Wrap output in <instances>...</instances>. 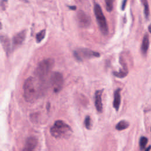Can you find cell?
<instances>
[{
  "label": "cell",
  "instance_id": "1",
  "mask_svg": "<svg viewBox=\"0 0 151 151\" xmlns=\"http://www.w3.org/2000/svg\"><path fill=\"white\" fill-rule=\"evenodd\" d=\"M54 61L52 58H46L42 60L35 70V78L40 84L42 91L44 94L47 89L49 81L48 77L53 67Z\"/></svg>",
  "mask_w": 151,
  "mask_h": 151
},
{
  "label": "cell",
  "instance_id": "2",
  "mask_svg": "<svg viewBox=\"0 0 151 151\" xmlns=\"http://www.w3.org/2000/svg\"><path fill=\"white\" fill-rule=\"evenodd\" d=\"M24 97L26 101L33 103L42 95L40 84L34 77L27 78L23 86Z\"/></svg>",
  "mask_w": 151,
  "mask_h": 151
},
{
  "label": "cell",
  "instance_id": "3",
  "mask_svg": "<svg viewBox=\"0 0 151 151\" xmlns=\"http://www.w3.org/2000/svg\"><path fill=\"white\" fill-rule=\"evenodd\" d=\"M72 133L73 130L71 127L61 120L55 121L50 128L51 134L56 139L68 138Z\"/></svg>",
  "mask_w": 151,
  "mask_h": 151
},
{
  "label": "cell",
  "instance_id": "4",
  "mask_svg": "<svg viewBox=\"0 0 151 151\" xmlns=\"http://www.w3.org/2000/svg\"><path fill=\"white\" fill-rule=\"evenodd\" d=\"M94 13L101 32L104 35H107L109 32V27L106 17L99 4H94Z\"/></svg>",
  "mask_w": 151,
  "mask_h": 151
},
{
  "label": "cell",
  "instance_id": "5",
  "mask_svg": "<svg viewBox=\"0 0 151 151\" xmlns=\"http://www.w3.org/2000/svg\"><path fill=\"white\" fill-rule=\"evenodd\" d=\"M49 84L55 93L60 92L63 87L64 78L63 75L59 72H54L49 77Z\"/></svg>",
  "mask_w": 151,
  "mask_h": 151
},
{
  "label": "cell",
  "instance_id": "6",
  "mask_svg": "<svg viewBox=\"0 0 151 151\" xmlns=\"http://www.w3.org/2000/svg\"><path fill=\"white\" fill-rule=\"evenodd\" d=\"M74 55L78 61H81L82 58H91L93 57H99L100 54L98 52L87 49L81 48L74 51Z\"/></svg>",
  "mask_w": 151,
  "mask_h": 151
},
{
  "label": "cell",
  "instance_id": "7",
  "mask_svg": "<svg viewBox=\"0 0 151 151\" xmlns=\"http://www.w3.org/2000/svg\"><path fill=\"white\" fill-rule=\"evenodd\" d=\"M77 19L78 23L81 27H88L91 24L90 17L81 10L78 11Z\"/></svg>",
  "mask_w": 151,
  "mask_h": 151
},
{
  "label": "cell",
  "instance_id": "8",
  "mask_svg": "<svg viewBox=\"0 0 151 151\" xmlns=\"http://www.w3.org/2000/svg\"><path fill=\"white\" fill-rule=\"evenodd\" d=\"M37 145V138L35 136H29L25 142L22 151H35Z\"/></svg>",
  "mask_w": 151,
  "mask_h": 151
},
{
  "label": "cell",
  "instance_id": "9",
  "mask_svg": "<svg viewBox=\"0 0 151 151\" xmlns=\"http://www.w3.org/2000/svg\"><path fill=\"white\" fill-rule=\"evenodd\" d=\"M102 93L103 90H97L94 94V105L97 111L99 113H101L103 111V104H102Z\"/></svg>",
  "mask_w": 151,
  "mask_h": 151
},
{
  "label": "cell",
  "instance_id": "10",
  "mask_svg": "<svg viewBox=\"0 0 151 151\" xmlns=\"http://www.w3.org/2000/svg\"><path fill=\"white\" fill-rule=\"evenodd\" d=\"M26 37V31H22L15 34L12 40V43L14 47H18L21 45L24 41Z\"/></svg>",
  "mask_w": 151,
  "mask_h": 151
},
{
  "label": "cell",
  "instance_id": "11",
  "mask_svg": "<svg viewBox=\"0 0 151 151\" xmlns=\"http://www.w3.org/2000/svg\"><path fill=\"white\" fill-rule=\"evenodd\" d=\"M120 63H121V64L122 65L123 68L121 69L119 71L113 72V74L115 77L120 78H122L127 76V74L128 73V69H127V65L126 64V63L123 60V59L122 58L120 60Z\"/></svg>",
  "mask_w": 151,
  "mask_h": 151
},
{
  "label": "cell",
  "instance_id": "12",
  "mask_svg": "<svg viewBox=\"0 0 151 151\" xmlns=\"http://www.w3.org/2000/svg\"><path fill=\"white\" fill-rule=\"evenodd\" d=\"M121 102V96H120V89L117 88L114 93V100H113V107L116 111L119 110Z\"/></svg>",
  "mask_w": 151,
  "mask_h": 151
},
{
  "label": "cell",
  "instance_id": "13",
  "mask_svg": "<svg viewBox=\"0 0 151 151\" xmlns=\"http://www.w3.org/2000/svg\"><path fill=\"white\" fill-rule=\"evenodd\" d=\"M149 45V40L147 34H145L143 37L142 45H141V51L143 55H145L148 50Z\"/></svg>",
  "mask_w": 151,
  "mask_h": 151
},
{
  "label": "cell",
  "instance_id": "14",
  "mask_svg": "<svg viewBox=\"0 0 151 151\" xmlns=\"http://www.w3.org/2000/svg\"><path fill=\"white\" fill-rule=\"evenodd\" d=\"M0 41L6 52H9L10 51L11 47H10V41L9 40L8 37L5 36H1Z\"/></svg>",
  "mask_w": 151,
  "mask_h": 151
},
{
  "label": "cell",
  "instance_id": "15",
  "mask_svg": "<svg viewBox=\"0 0 151 151\" xmlns=\"http://www.w3.org/2000/svg\"><path fill=\"white\" fill-rule=\"evenodd\" d=\"M129 126V122H127L126 120H121L116 125V129L117 130H123L128 128Z\"/></svg>",
  "mask_w": 151,
  "mask_h": 151
},
{
  "label": "cell",
  "instance_id": "16",
  "mask_svg": "<svg viewBox=\"0 0 151 151\" xmlns=\"http://www.w3.org/2000/svg\"><path fill=\"white\" fill-rule=\"evenodd\" d=\"M142 2L143 3V6H144L145 17L146 19H147L149 17V15H150V11H149V6L148 2L146 0H143V1H142Z\"/></svg>",
  "mask_w": 151,
  "mask_h": 151
},
{
  "label": "cell",
  "instance_id": "17",
  "mask_svg": "<svg viewBox=\"0 0 151 151\" xmlns=\"http://www.w3.org/2000/svg\"><path fill=\"white\" fill-rule=\"evenodd\" d=\"M148 142V139L145 136H142L140 139H139V146H140V149L141 150H143L145 147L146 144Z\"/></svg>",
  "mask_w": 151,
  "mask_h": 151
},
{
  "label": "cell",
  "instance_id": "18",
  "mask_svg": "<svg viewBox=\"0 0 151 151\" xmlns=\"http://www.w3.org/2000/svg\"><path fill=\"white\" fill-rule=\"evenodd\" d=\"M45 30L43 29L40 31L37 35H36V41L37 42H40L45 37Z\"/></svg>",
  "mask_w": 151,
  "mask_h": 151
},
{
  "label": "cell",
  "instance_id": "19",
  "mask_svg": "<svg viewBox=\"0 0 151 151\" xmlns=\"http://www.w3.org/2000/svg\"><path fill=\"white\" fill-rule=\"evenodd\" d=\"M106 8L108 12H111L113 8V1L111 0H106Z\"/></svg>",
  "mask_w": 151,
  "mask_h": 151
},
{
  "label": "cell",
  "instance_id": "20",
  "mask_svg": "<svg viewBox=\"0 0 151 151\" xmlns=\"http://www.w3.org/2000/svg\"><path fill=\"white\" fill-rule=\"evenodd\" d=\"M84 124H85V126H86V129H91V119H90V117L89 116H87L86 117L85 120H84Z\"/></svg>",
  "mask_w": 151,
  "mask_h": 151
},
{
  "label": "cell",
  "instance_id": "21",
  "mask_svg": "<svg viewBox=\"0 0 151 151\" xmlns=\"http://www.w3.org/2000/svg\"><path fill=\"white\" fill-rule=\"evenodd\" d=\"M127 1H123L122 3V5H121V9L122 10H124L125 9V7H126V4H127Z\"/></svg>",
  "mask_w": 151,
  "mask_h": 151
},
{
  "label": "cell",
  "instance_id": "22",
  "mask_svg": "<svg viewBox=\"0 0 151 151\" xmlns=\"http://www.w3.org/2000/svg\"><path fill=\"white\" fill-rule=\"evenodd\" d=\"M150 149H151V146H149L147 149H146L145 150V151H150Z\"/></svg>",
  "mask_w": 151,
  "mask_h": 151
},
{
  "label": "cell",
  "instance_id": "23",
  "mask_svg": "<svg viewBox=\"0 0 151 151\" xmlns=\"http://www.w3.org/2000/svg\"><path fill=\"white\" fill-rule=\"evenodd\" d=\"M70 8L72 10H75L76 8V6H70Z\"/></svg>",
  "mask_w": 151,
  "mask_h": 151
},
{
  "label": "cell",
  "instance_id": "24",
  "mask_svg": "<svg viewBox=\"0 0 151 151\" xmlns=\"http://www.w3.org/2000/svg\"><path fill=\"white\" fill-rule=\"evenodd\" d=\"M148 29H149V31L151 33V24L148 27Z\"/></svg>",
  "mask_w": 151,
  "mask_h": 151
}]
</instances>
